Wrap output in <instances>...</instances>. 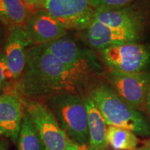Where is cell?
<instances>
[{"label":"cell","instance_id":"cell-18","mask_svg":"<svg viewBox=\"0 0 150 150\" xmlns=\"http://www.w3.org/2000/svg\"><path fill=\"white\" fill-rule=\"evenodd\" d=\"M17 83L9 69L3 50H0V87L4 89V94L12 93Z\"/></svg>","mask_w":150,"mask_h":150},{"label":"cell","instance_id":"cell-12","mask_svg":"<svg viewBox=\"0 0 150 150\" xmlns=\"http://www.w3.org/2000/svg\"><path fill=\"white\" fill-rule=\"evenodd\" d=\"M112 29L142 33L144 15L140 8L129 5L123 8L95 11L94 20Z\"/></svg>","mask_w":150,"mask_h":150},{"label":"cell","instance_id":"cell-3","mask_svg":"<svg viewBox=\"0 0 150 150\" xmlns=\"http://www.w3.org/2000/svg\"><path fill=\"white\" fill-rule=\"evenodd\" d=\"M44 104L52 112L72 143L86 150L90 143L88 111L81 94L65 93L44 99Z\"/></svg>","mask_w":150,"mask_h":150},{"label":"cell","instance_id":"cell-5","mask_svg":"<svg viewBox=\"0 0 150 150\" xmlns=\"http://www.w3.org/2000/svg\"><path fill=\"white\" fill-rule=\"evenodd\" d=\"M108 70L124 73L142 72L150 64V47L133 42L114 45L99 51Z\"/></svg>","mask_w":150,"mask_h":150},{"label":"cell","instance_id":"cell-27","mask_svg":"<svg viewBox=\"0 0 150 150\" xmlns=\"http://www.w3.org/2000/svg\"><path fill=\"white\" fill-rule=\"evenodd\" d=\"M148 145H150V141L149 142V143H148Z\"/></svg>","mask_w":150,"mask_h":150},{"label":"cell","instance_id":"cell-28","mask_svg":"<svg viewBox=\"0 0 150 150\" xmlns=\"http://www.w3.org/2000/svg\"><path fill=\"white\" fill-rule=\"evenodd\" d=\"M106 150H108V149H106Z\"/></svg>","mask_w":150,"mask_h":150},{"label":"cell","instance_id":"cell-19","mask_svg":"<svg viewBox=\"0 0 150 150\" xmlns=\"http://www.w3.org/2000/svg\"><path fill=\"white\" fill-rule=\"evenodd\" d=\"M134 0H90L96 11L110 10L123 8L129 6Z\"/></svg>","mask_w":150,"mask_h":150},{"label":"cell","instance_id":"cell-2","mask_svg":"<svg viewBox=\"0 0 150 150\" xmlns=\"http://www.w3.org/2000/svg\"><path fill=\"white\" fill-rule=\"evenodd\" d=\"M83 93L108 126L128 129L142 137L150 136V122L147 117L125 102L108 83L93 80Z\"/></svg>","mask_w":150,"mask_h":150},{"label":"cell","instance_id":"cell-25","mask_svg":"<svg viewBox=\"0 0 150 150\" xmlns=\"http://www.w3.org/2000/svg\"><path fill=\"white\" fill-rule=\"evenodd\" d=\"M134 150H150V145H147V146H145V147L136 148V149H135Z\"/></svg>","mask_w":150,"mask_h":150},{"label":"cell","instance_id":"cell-22","mask_svg":"<svg viewBox=\"0 0 150 150\" xmlns=\"http://www.w3.org/2000/svg\"><path fill=\"white\" fill-rule=\"evenodd\" d=\"M145 105V107H146V108H147L148 112L150 114V87H149V88L148 89L147 95H146Z\"/></svg>","mask_w":150,"mask_h":150},{"label":"cell","instance_id":"cell-16","mask_svg":"<svg viewBox=\"0 0 150 150\" xmlns=\"http://www.w3.org/2000/svg\"><path fill=\"white\" fill-rule=\"evenodd\" d=\"M24 108L21 129L17 141L18 150H45L29 112Z\"/></svg>","mask_w":150,"mask_h":150},{"label":"cell","instance_id":"cell-10","mask_svg":"<svg viewBox=\"0 0 150 150\" xmlns=\"http://www.w3.org/2000/svg\"><path fill=\"white\" fill-rule=\"evenodd\" d=\"M24 29L31 46L47 44L67 34L64 26L45 9L31 13Z\"/></svg>","mask_w":150,"mask_h":150},{"label":"cell","instance_id":"cell-20","mask_svg":"<svg viewBox=\"0 0 150 150\" xmlns=\"http://www.w3.org/2000/svg\"><path fill=\"white\" fill-rule=\"evenodd\" d=\"M23 1L31 13L35 11L44 9L47 0H23Z\"/></svg>","mask_w":150,"mask_h":150},{"label":"cell","instance_id":"cell-23","mask_svg":"<svg viewBox=\"0 0 150 150\" xmlns=\"http://www.w3.org/2000/svg\"><path fill=\"white\" fill-rule=\"evenodd\" d=\"M8 147V142L6 139L0 140V150H7Z\"/></svg>","mask_w":150,"mask_h":150},{"label":"cell","instance_id":"cell-24","mask_svg":"<svg viewBox=\"0 0 150 150\" xmlns=\"http://www.w3.org/2000/svg\"><path fill=\"white\" fill-rule=\"evenodd\" d=\"M66 150H85L82 148L79 147V146L76 145L75 144L72 143V142H70V143L68 144L67 147L66 148Z\"/></svg>","mask_w":150,"mask_h":150},{"label":"cell","instance_id":"cell-11","mask_svg":"<svg viewBox=\"0 0 150 150\" xmlns=\"http://www.w3.org/2000/svg\"><path fill=\"white\" fill-rule=\"evenodd\" d=\"M22 98L16 95L0 96V136L17 142L24 115Z\"/></svg>","mask_w":150,"mask_h":150},{"label":"cell","instance_id":"cell-15","mask_svg":"<svg viewBox=\"0 0 150 150\" xmlns=\"http://www.w3.org/2000/svg\"><path fill=\"white\" fill-rule=\"evenodd\" d=\"M31 12L23 0H0V21L7 31L23 27Z\"/></svg>","mask_w":150,"mask_h":150},{"label":"cell","instance_id":"cell-7","mask_svg":"<svg viewBox=\"0 0 150 150\" xmlns=\"http://www.w3.org/2000/svg\"><path fill=\"white\" fill-rule=\"evenodd\" d=\"M44 9L67 31L76 32L89 27L96 11L90 0H47Z\"/></svg>","mask_w":150,"mask_h":150},{"label":"cell","instance_id":"cell-13","mask_svg":"<svg viewBox=\"0 0 150 150\" xmlns=\"http://www.w3.org/2000/svg\"><path fill=\"white\" fill-rule=\"evenodd\" d=\"M29 47L31 45L23 27L8 30L3 51L9 69L17 83H19L24 72L27 51Z\"/></svg>","mask_w":150,"mask_h":150},{"label":"cell","instance_id":"cell-6","mask_svg":"<svg viewBox=\"0 0 150 150\" xmlns=\"http://www.w3.org/2000/svg\"><path fill=\"white\" fill-rule=\"evenodd\" d=\"M22 100L45 150H66L71 141L46 105L35 99L22 98Z\"/></svg>","mask_w":150,"mask_h":150},{"label":"cell","instance_id":"cell-26","mask_svg":"<svg viewBox=\"0 0 150 150\" xmlns=\"http://www.w3.org/2000/svg\"><path fill=\"white\" fill-rule=\"evenodd\" d=\"M3 94H4V89L0 87V96H1V95H3Z\"/></svg>","mask_w":150,"mask_h":150},{"label":"cell","instance_id":"cell-9","mask_svg":"<svg viewBox=\"0 0 150 150\" xmlns=\"http://www.w3.org/2000/svg\"><path fill=\"white\" fill-rule=\"evenodd\" d=\"M142 33L112 29L93 20L88 27L76 32V35L90 48L96 50L114 45L137 42Z\"/></svg>","mask_w":150,"mask_h":150},{"label":"cell","instance_id":"cell-21","mask_svg":"<svg viewBox=\"0 0 150 150\" xmlns=\"http://www.w3.org/2000/svg\"><path fill=\"white\" fill-rule=\"evenodd\" d=\"M7 35H8V31H7L6 28L0 21V50H3L4 47Z\"/></svg>","mask_w":150,"mask_h":150},{"label":"cell","instance_id":"cell-17","mask_svg":"<svg viewBox=\"0 0 150 150\" xmlns=\"http://www.w3.org/2000/svg\"><path fill=\"white\" fill-rule=\"evenodd\" d=\"M107 140L115 150H134L138 143L137 135L128 129L108 126Z\"/></svg>","mask_w":150,"mask_h":150},{"label":"cell","instance_id":"cell-8","mask_svg":"<svg viewBox=\"0 0 150 150\" xmlns=\"http://www.w3.org/2000/svg\"><path fill=\"white\" fill-rule=\"evenodd\" d=\"M105 77L117 95L131 107L138 110L145 104L150 87V73H124L108 70Z\"/></svg>","mask_w":150,"mask_h":150},{"label":"cell","instance_id":"cell-1","mask_svg":"<svg viewBox=\"0 0 150 150\" xmlns=\"http://www.w3.org/2000/svg\"><path fill=\"white\" fill-rule=\"evenodd\" d=\"M92 81L67 68L44 45L31 46L15 95L35 100L65 93L82 95Z\"/></svg>","mask_w":150,"mask_h":150},{"label":"cell","instance_id":"cell-4","mask_svg":"<svg viewBox=\"0 0 150 150\" xmlns=\"http://www.w3.org/2000/svg\"><path fill=\"white\" fill-rule=\"evenodd\" d=\"M65 66L88 80L100 74L96 56L77 35H69L42 45Z\"/></svg>","mask_w":150,"mask_h":150},{"label":"cell","instance_id":"cell-14","mask_svg":"<svg viewBox=\"0 0 150 150\" xmlns=\"http://www.w3.org/2000/svg\"><path fill=\"white\" fill-rule=\"evenodd\" d=\"M81 95L87 108L88 120L90 143L86 150H106L108 145L107 125L91 99L85 94Z\"/></svg>","mask_w":150,"mask_h":150}]
</instances>
